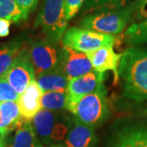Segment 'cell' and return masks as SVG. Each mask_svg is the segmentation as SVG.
I'll return each instance as SVG.
<instances>
[{"label":"cell","instance_id":"26","mask_svg":"<svg viewBox=\"0 0 147 147\" xmlns=\"http://www.w3.org/2000/svg\"><path fill=\"white\" fill-rule=\"evenodd\" d=\"M21 9L28 14L36 8L38 0H14Z\"/></svg>","mask_w":147,"mask_h":147},{"label":"cell","instance_id":"15","mask_svg":"<svg viewBox=\"0 0 147 147\" xmlns=\"http://www.w3.org/2000/svg\"><path fill=\"white\" fill-rule=\"evenodd\" d=\"M36 77L37 83L43 92H67L69 80L61 68L40 74Z\"/></svg>","mask_w":147,"mask_h":147},{"label":"cell","instance_id":"9","mask_svg":"<svg viewBox=\"0 0 147 147\" xmlns=\"http://www.w3.org/2000/svg\"><path fill=\"white\" fill-rule=\"evenodd\" d=\"M60 68L69 81L93 70L87 54L63 45L61 49Z\"/></svg>","mask_w":147,"mask_h":147},{"label":"cell","instance_id":"3","mask_svg":"<svg viewBox=\"0 0 147 147\" xmlns=\"http://www.w3.org/2000/svg\"><path fill=\"white\" fill-rule=\"evenodd\" d=\"M133 8L131 3L120 9L100 11L85 16L79 26L110 35L119 34L132 21Z\"/></svg>","mask_w":147,"mask_h":147},{"label":"cell","instance_id":"7","mask_svg":"<svg viewBox=\"0 0 147 147\" xmlns=\"http://www.w3.org/2000/svg\"><path fill=\"white\" fill-rule=\"evenodd\" d=\"M29 53L36 76L60 68L61 50L57 45L47 40L36 41L32 43Z\"/></svg>","mask_w":147,"mask_h":147},{"label":"cell","instance_id":"13","mask_svg":"<svg viewBox=\"0 0 147 147\" xmlns=\"http://www.w3.org/2000/svg\"><path fill=\"white\" fill-rule=\"evenodd\" d=\"M43 92L37 81L33 80L25 92L19 95L17 104L23 119L31 120L34 116L41 110L40 100Z\"/></svg>","mask_w":147,"mask_h":147},{"label":"cell","instance_id":"25","mask_svg":"<svg viewBox=\"0 0 147 147\" xmlns=\"http://www.w3.org/2000/svg\"><path fill=\"white\" fill-rule=\"evenodd\" d=\"M85 0H64L66 19L69 21L77 15Z\"/></svg>","mask_w":147,"mask_h":147},{"label":"cell","instance_id":"28","mask_svg":"<svg viewBox=\"0 0 147 147\" xmlns=\"http://www.w3.org/2000/svg\"><path fill=\"white\" fill-rule=\"evenodd\" d=\"M7 133H8V131H7V130L3 129V128H0V143L3 142L4 139H5L7 135Z\"/></svg>","mask_w":147,"mask_h":147},{"label":"cell","instance_id":"29","mask_svg":"<svg viewBox=\"0 0 147 147\" xmlns=\"http://www.w3.org/2000/svg\"><path fill=\"white\" fill-rule=\"evenodd\" d=\"M49 147H64L63 146H61V145H52V146H50Z\"/></svg>","mask_w":147,"mask_h":147},{"label":"cell","instance_id":"18","mask_svg":"<svg viewBox=\"0 0 147 147\" xmlns=\"http://www.w3.org/2000/svg\"><path fill=\"white\" fill-rule=\"evenodd\" d=\"M130 0H85L81 8V14L87 16L100 11L123 8Z\"/></svg>","mask_w":147,"mask_h":147},{"label":"cell","instance_id":"8","mask_svg":"<svg viewBox=\"0 0 147 147\" xmlns=\"http://www.w3.org/2000/svg\"><path fill=\"white\" fill-rule=\"evenodd\" d=\"M104 75L94 69L83 76L69 81L68 110H70L81 98L95 92L105 90L103 84Z\"/></svg>","mask_w":147,"mask_h":147},{"label":"cell","instance_id":"17","mask_svg":"<svg viewBox=\"0 0 147 147\" xmlns=\"http://www.w3.org/2000/svg\"><path fill=\"white\" fill-rule=\"evenodd\" d=\"M11 147H43L34 131L31 121L25 119L16 128Z\"/></svg>","mask_w":147,"mask_h":147},{"label":"cell","instance_id":"16","mask_svg":"<svg viewBox=\"0 0 147 147\" xmlns=\"http://www.w3.org/2000/svg\"><path fill=\"white\" fill-rule=\"evenodd\" d=\"M25 120L22 118L17 101L0 102V128L11 131L17 128Z\"/></svg>","mask_w":147,"mask_h":147},{"label":"cell","instance_id":"12","mask_svg":"<svg viewBox=\"0 0 147 147\" xmlns=\"http://www.w3.org/2000/svg\"><path fill=\"white\" fill-rule=\"evenodd\" d=\"M63 117L60 111L41 109L32 119L31 124L39 141L44 145L53 143V133L57 123Z\"/></svg>","mask_w":147,"mask_h":147},{"label":"cell","instance_id":"27","mask_svg":"<svg viewBox=\"0 0 147 147\" xmlns=\"http://www.w3.org/2000/svg\"><path fill=\"white\" fill-rule=\"evenodd\" d=\"M11 21L0 18V37L7 36L10 33Z\"/></svg>","mask_w":147,"mask_h":147},{"label":"cell","instance_id":"21","mask_svg":"<svg viewBox=\"0 0 147 147\" xmlns=\"http://www.w3.org/2000/svg\"><path fill=\"white\" fill-rule=\"evenodd\" d=\"M123 38L127 43L131 46L147 43V20L132 23L126 30Z\"/></svg>","mask_w":147,"mask_h":147},{"label":"cell","instance_id":"4","mask_svg":"<svg viewBox=\"0 0 147 147\" xmlns=\"http://www.w3.org/2000/svg\"><path fill=\"white\" fill-rule=\"evenodd\" d=\"M74 119L84 124L95 127L100 125L108 118L110 107L105 90L87 95L70 108Z\"/></svg>","mask_w":147,"mask_h":147},{"label":"cell","instance_id":"20","mask_svg":"<svg viewBox=\"0 0 147 147\" xmlns=\"http://www.w3.org/2000/svg\"><path fill=\"white\" fill-rule=\"evenodd\" d=\"M29 14L18 6L14 0H0V18L13 23L26 21Z\"/></svg>","mask_w":147,"mask_h":147},{"label":"cell","instance_id":"14","mask_svg":"<svg viewBox=\"0 0 147 147\" xmlns=\"http://www.w3.org/2000/svg\"><path fill=\"white\" fill-rule=\"evenodd\" d=\"M97 138L94 127L74 119L73 126L65 137L64 147H96Z\"/></svg>","mask_w":147,"mask_h":147},{"label":"cell","instance_id":"5","mask_svg":"<svg viewBox=\"0 0 147 147\" xmlns=\"http://www.w3.org/2000/svg\"><path fill=\"white\" fill-rule=\"evenodd\" d=\"M62 45L71 47L76 51L87 53L100 47L114 46L115 36L90 30L81 27H71L64 34Z\"/></svg>","mask_w":147,"mask_h":147},{"label":"cell","instance_id":"22","mask_svg":"<svg viewBox=\"0 0 147 147\" xmlns=\"http://www.w3.org/2000/svg\"><path fill=\"white\" fill-rule=\"evenodd\" d=\"M21 51L19 44H10L0 48V76L9 69Z\"/></svg>","mask_w":147,"mask_h":147},{"label":"cell","instance_id":"1","mask_svg":"<svg viewBox=\"0 0 147 147\" xmlns=\"http://www.w3.org/2000/svg\"><path fill=\"white\" fill-rule=\"evenodd\" d=\"M123 96L137 102L147 100V48L131 46L122 53L119 65Z\"/></svg>","mask_w":147,"mask_h":147},{"label":"cell","instance_id":"6","mask_svg":"<svg viewBox=\"0 0 147 147\" xmlns=\"http://www.w3.org/2000/svg\"><path fill=\"white\" fill-rule=\"evenodd\" d=\"M3 75L18 94L23 93L35 78L30 53L21 50L19 56Z\"/></svg>","mask_w":147,"mask_h":147},{"label":"cell","instance_id":"24","mask_svg":"<svg viewBox=\"0 0 147 147\" xmlns=\"http://www.w3.org/2000/svg\"><path fill=\"white\" fill-rule=\"evenodd\" d=\"M131 3L133 8L132 21L134 23L147 20V0H134Z\"/></svg>","mask_w":147,"mask_h":147},{"label":"cell","instance_id":"19","mask_svg":"<svg viewBox=\"0 0 147 147\" xmlns=\"http://www.w3.org/2000/svg\"><path fill=\"white\" fill-rule=\"evenodd\" d=\"M68 103L67 92H46L40 100L42 109L53 111L68 110Z\"/></svg>","mask_w":147,"mask_h":147},{"label":"cell","instance_id":"30","mask_svg":"<svg viewBox=\"0 0 147 147\" xmlns=\"http://www.w3.org/2000/svg\"><path fill=\"white\" fill-rule=\"evenodd\" d=\"M0 147H6L3 142V143H0Z\"/></svg>","mask_w":147,"mask_h":147},{"label":"cell","instance_id":"11","mask_svg":"<svg viewBox=\"0 0 147 147\" xmlns=\"http://www.w3.org/2000/svg\"><path fill=\"white\" fill-rule=\"evenodd\" d=\"M86 54L95 71L100 74H104L106 71H112L115 79L114 83H118L119 79V65L120 63L122 53L117 54L114 51L113 46H107Z\"/></svg>","mask_w":147,"mask_h":147},{"label":"cell","instance_id":"10","mask_svg":"<svg viewBox=\"0 0 147 147\" xmlns=\"http://www.w3.org/2000/svg\"><path fill=\"white\" fill-rule=\"evenodd\" d=\"M110 147H147V122L122 126L113 137Z\"/></svg>","mask_w":147,"mask_h":147},{"label":"cell","instance_id":"2","mask_svg":"<svg viewBox=\"0 0 147 147\" xmlns=\"http://www.w3.org/2000/svg\"><path fill=\"white\" fill-rule=\"evenodd\" d=\"M64 0H44L34 26L40 28L45 40L57 45L68 26Z\"/></svg>","mask_w":147,"mask_h":147},{"label":"cell","instance_id":"23","mask_svg":"<svg viewBox=\"0 0 147 147\" xmlns=\"http://www.w3.org/2000/svg\"><path fill=\"white\" fill-rule=\"evenodd\" d=\"M19 94L7 82L3 75L0 76V102L8 100L17 101Z\"/></svg>","mask_w":147,"mask_h":147}]
</instances>
